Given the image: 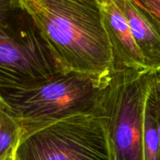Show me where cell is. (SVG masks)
<instances>
[{
    "label": "cell",
    "instance_id": "11",
    "mask_svg": "<svg viewBox=\"0 0 160 160\" xmlns=\"http://www.w3.org/2000/svg\"><path fill=\"white\" fill-rule=\"evenodd\" d=\"M148 16L160 32V0H133Z\"/></svg>",
    "mask_w": 160,
    "mask_h": 160
},
{
    "label": "cell",
    "instance_id": "13",
    "mask_svg": "<svg viewBox=\"0 0 160 160\" xmlns=\"http://www.w3.org/2000/svg\"><path fill=\"white\" fill-rule=\"evenodd\" d=\"M155 75H156V77L157 79L160 80V67H159V69H158V70L155 72Z\"/></svg>",
    "mask_w": 160,
    "mask_h": 160
},
{
    "label": "cell",
    "instance_id": "8",
    "mask_svg": "<svg viewBox=\"0 0 160 160\" xmlns=\"http://www.w3.org/2000/svg\"><path fill=\"white\" fill-rule=\"evenodd\" d=\"M21 137V127L12 115L0 108V160L16 154Z\"/></svg>",
    "mask_w": 160,
    "mask_h": 160
},
{
    "label": "cell",
    "instance_id": "4",
    "mask_svg": "<svg viewBox=\"0 0 160 160\" xmlns=\"http://www.w3.org/2000/svg\"><path fill=\"white\" fill-rule=\"evenodd\" d=\"M0 31V89L33 86L69 72L16 0H2Z\"/></svg>",
    "mask_w": 160,
    "mask_h": 160
},
{
    "label": "cell",
    "instance_id": "2",
    "mask_svg": "<svg viewBox=\"0 0 160 160\" xmlns=\"http://www.w3.org/2000/svg\"><path fill=\"white\" fill-rule=\"evenodd\" d=\"M109 74L69 71L33 86L0 89V108L17 121L21 133L77 115L95 114Z\"/></svg>",
    "mask_w": 160,
    "mask_h": 160
},
{
    "label": "cell",
    "instance_id": "3",
    "mask_svg": "<svg viewBox=\"0 0 160 160\" xmlns=\"http://www.w3.org/2000/svg\"><path fill=\"white\" fill-rule=\"evenodd\" d=\"M154 73L111 70L95 111L106 131L109 160H145V109Z\"/></svg>",
    "mask_w": 160,
    "mask_h": 160
},
{
    "label": "cell",
    "instance_id": "14",
    "mask_svg": "<svg viewBox=\"0 0 160 160\" xmlns=\"http://www.w3.org/2000/svg\"><path fill=\"white\" fill-rule=\"evenodd\" d=\"M98 1H99V2H100V3H101V4H102V3H104V2L106 1V0H98Z\"/></svg>",
    "mask_w": 160,
    "mask_h": 160
},
{
    "label": "cell",
    "instance_id": "12",
    "mask_svg": "<svg viewBox=\"0 0 160 160\" xmlns=\"http://www.w3.org/2000/svg\"><path fill=\"white\" fill-rule=\"evenodd\" d=\"M3 160H18V159H17V157H16V154H14V155H10V156L7 157V158H6Z\"/></svg>",
    "mask_w": 160,
    "mask_h": 160
},
{
    "label": "cell",
    "instance_id": "7",
    "mask_svg": "<svg viewBox=\"0 0 160 160\" xmlns=\"http://www.w3.org/2000/svg\"><path fill=\"white\" fill-rule=\"evenodd\" d=\"M120 2L145 65L149 70L156 72L160 67L159 31L133 0Z\"/></svg>",
    "mask_w": 160,
    "mask_h": 160
},
{
    "label": "cell",
    "instance_id": "5",
    "mask_svg": "<svg viewBox=\"0 0 160 160\" xmlns=\"http://www.w3.org/2000/svg\"><path fill=\"white\" fill-rule=\"evenodd\" d=\"M18 160H109L102 122L95 114L66 118L21 133Z\"/></svg>",
    "mask_w": 160,
    "mask_h": 160
},
{
    "label": "cell",
    "instance_id": "6",
    "mask_svg": "<svg viewBox=\"0 0 160 160\" xmlns=\"http://www.w3.org/2000/svg\"><path fill=\"white\" fill-rule=\"evenodd\" d=\"M101 5L103 25L112 52V69L149 70L133 37L120 0H106Z\"/></svg>",
    "mask_w": 160,
    "mask_h": 160
},
{
    "label": "cell",
    "instance_id": "9",
    "mask_svg": "<svg viewBox=\"0 0 160 160\" xmlns=\"http://www.w3.org/2000/svg\"><path fill=\"white\" fill-rule=\"evenodd\" d=\"M145 160H159V137L156 121L146 103L144 134Z\"/></svg>",
    "mask_w": 160,
    "mask_h": 160
},
{
    "label": "cell",
    "instance_id": "10",
    "mask_svg": "<svg viewBox=\"0 0 160 160\" xmlns=\"http://www.w3.org/2000/svg\"><path fill=\"white\" fill-rule=\"evenodd\" d=\"M147 105L154 117L159 133L160 160V80L156 78L155 73L147 98Z\"/></svg>",
    "mask_w": 160,
    "mask_h": 160
},
{
    "label": "cell",
    "instance_id": "1",
    "mask_svg": "<svg viewBox=\"0 0 160 160\" xmlns=\"http://www.w3.org/2000/svg\"><path fill=\"white\" fill-rule=\"evenodd\" d=\"M69 71L106 75L112 56L98 0H16Z\"/></svg>",
    "mask_w": 160,
    "mask_h": 160
}]
</instances>
